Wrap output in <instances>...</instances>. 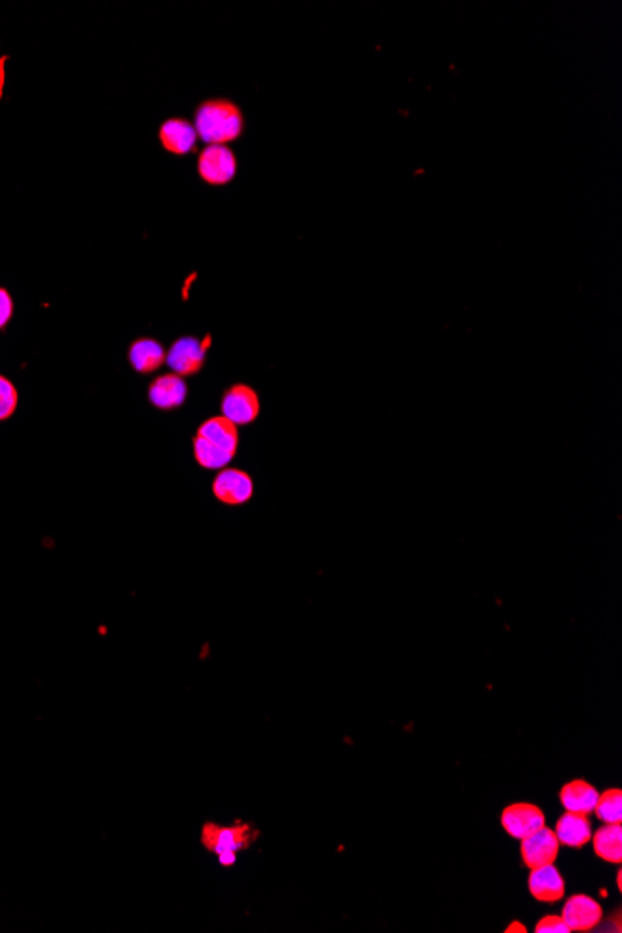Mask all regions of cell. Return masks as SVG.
Listing matches in <instances>:
<instances>
[{
    "label": "cell",
    "mask_w": 622,
    "mask_h": 933,
    "mask_svg": "<svg viewBox=\"0 0 622 933\" xmlns=\"http://www.w3.org/2000/svg\"><path fill=\"white\" fill-rule=\"evenodd\" d=\"M198 174L205 183L222 187L237 174V159L228 146L211 144L203 149L198 159Z\"/></svg>",
    "instance_id": "obj_5"
},
{
    "label": "cell",
    "mask_w": 622,
    "mask_h": 933,
    "mask_svg": "<svg viewBox=\"0 0 622 933\" xmlns=\"http://www.w3.org/2000/svg\"><path fill=\"white\" fill-rule=\"evenodd\" d=\"M501 825L514 839L524 840L542 829L546 825V820L537 805L514 803L501 814Z\"/></svg>",
    "instance_id": "obj_8"
},
{
    "label": "cell",
    "mask_w": 622,
    "mask_h": 933,
    "mask_svg": "<svg viewBox=\"0 0 622 933\" xmlns=\"http://www.w3.org/2000/svg\"><path fill=\"white\" fill-rule=\"evenodd\" d=\"M257 837L259 833L250 824L218 825L207 822L202 827L203 848L215 853L220 865L224 866L235 865L237 853L248 850Z\"/></svg>",
    "instance_id": "obj_3"
},
{
    "label": "cell",
    "mask_w": 622,
    "mask_h": 933,
    "mask_svg": "<svg viewBox=\"0 0 622 933\" xmlns=\"http://www.w3.org/2000/svg\"><path fill=\"white\" fill-rule=\"evenodd\" d=\"M602 907L595 898L585 894H574L563 907L561 917L567 922L570 932H591L602 920Z\"/></svg>",
    "instance_id": "obj_9"
},
{
    "label": "cell",
    "mask_w": 622,
    "mask_h": 933,
    "mask_svg": "<svg viewBox=\"0 0 622 933\" xmlns=\"http://www.w3.org/2000/svg\"><path fill=\"white\" fill-rule=\"evenodd\" d=\"M529 893L539 902H559L565 896V879L554 865L531 868L528 879Z\"/></svg>",
    "instance_id": "obj_11"
},
{
    "label": "cell",
    "mask_w": 622,
    "mask_h": 933,
    "mask_svg": "<svg viewBox=\"0 0 622 933\" xmlns=\"http://www.w3.org/2000/svg\"><path fill=\"white\" fill-rule=\"evenodd\" d=\"M593 840L595 853L608 863L619 865L622 861V827L621 824L604 825L602 829L596 831Z\"/></svg>",
    "instance_id": "obj_17"
},
{
    "label": "cell",
    "mask_w": 622,
    "mask_h": 933,
    "mask_svg": "<svg viewBox=\"0 0 622 933\" xmlns=\"http://www.w3.org/2000/svg\"><path fill=\"white\" fill-rule=\"evenodd\" d=\"M222 416L233 425H250L259 416V397L246 384H235L222 397Z\"/></svg>",
    "instance_id": "obj_6"
},
{
    "label": "cell",
    "mask_w": 622,
    "mask_h": 933,
    "mask_svg": "<svg viewBox=\"0 0 622 933\" xmlns=\"http://www.w3.org/2000/svg\"><path fill=\"white\" fill-rule=\"evenodd\" d=\"M209 345L211 338H179L166 352V364L179 377L196 375L202 371Z\"/></svg>",
    "instance_id": "obj_4"
},
{
    "label": "cell",
    "mask_w": 622,
    "mask_h": 933,
    "mask_svg": "<svg viewBox=\"0 0 622 933\" xmlns=\"http://www.w3.org/2000/svg\"><path fill=\"white\" fill-rule=\"evenodd\" d=\"M159 140L166 151L174 155H189L190 151L196 148L198 133L194 125L187 120L172 118L161 125Z\"/></svg>",
    "instance_id": "obj_13"
},
{
    "label": "cell",
    "mask_w": 622,
    "mask_h": 933,
    "mask_svg": "<svg viewBox=\"0 0 622 933\" xmlns=\"http://www.w3.org/2000/svg\"><path fill=\"white\" fill-rule=\"evenodd\" d=\"M213 494L220 503L243 505L254 496V481L243 470L224 468L213 481Z\"/></svg>",
    "instance_id": "obj_7"
},
{
    "label": "cell",
    "mask_w": 622,
    "mask_h": 933,
    "mask_svg": "<svg viewBox=\"0 0 622 933\" xmlns=\"http://www.w3.org/2000/svg\"><path fill=\"white\" fill-rule=\"evenodd\" d=\"M14 313V300L6 289L0 287V330L10 323Z\"/></svg>",
    "instance_id": "obj_21"
},
{
    "label": "cell",
    "mask_w": 622,
    "mask_h": 933,
    "mask_svg": "<svg viewBox=\"0 0 622 933\" xmlns=\"http://www.w3.org/2000/svg\"><path fill=\"white\" fill-rule=\"evenodd\" d=\"M129 362L138 373H153L166 364V352L155 339H136L129 349Z\"/></svg>",
    "instance_id": "obj_15"
},
{
    "label": "cell",
    "mask_w": 622,
    "mask_h": 933,
    "mask_svg": "<svg viewBox=\"0 0 622 933\" xmlns=\"http://www.w3.org/2000/svg\"><path fill=\"white\" fill-rule=\"evenodd\" d=\"M194 457L205 470H224L239 449V431L224 416L203 421L194 436Z\"/></svg>",
    "instance_id": "obj_1"
},
{
    "label": "cell",
    "mask_w": 622,
    "mask_h": 933,
    "mask_svg": "<svg viewBox=\"0 0 622 933\" xmlns=\"http://www.w3.org/2000/svg\"><path fill=\"white\" fill-rule=\"evenodd\" d=\"M535 932L570 933V930H568L567 922L563 920V917H557V915H548V917H544V919L537 922V926H535Z\"/></svg>",
    "instance_id": "obj_20"
},
{
    "label": "cell",
    "mask_w": 622,
    "mask_h": 933,
    "mask_svg": "<svg viewBox=\"0 0 622 933\" xmlns=\"http://www.w3.org/2000/svg\"><path fill=\"white\" fill-rule=\"evenodd\" d=\"M598 796L600 794L596 792L595 786L589 785L583 779H576V781H570L568 785L561 788L559 799H561V805L565 807V811L589 814V812L595 811Z\"/></svg>",
    "instance_id": "obj_16"
},
{
    "label": "cell",
    "mask_w": 622,
    "mask_h": 933,
    "mask_svg": "<svg viewBox=\"0 0 622 933\" xmlns=\"http://www.w3.org/2000/svg\"><path fill=\"white\" fill-rule=\"evenodd\" d=\"M194 129L207 146H226L243 135V110L230 99H207L196 110Z\"/></svg>",
    "instance_id": "obj_2"
},
{
    "label": "cell",
    "mask_w": 622,
    "mask_h": 933,
    "mask_svg": "<svg viewBox=\"0 0 622 933\" xmlns=\"http://www.w3.org/2000/svg\"><path fill=\"white\" fill-rule=\"evenodd\" d=\"M596 818L604 824H621L622 822V792L619 788H609L604 794L598 796L595 811Z\"/></svg>",
    "instance_id": "obj_18"
},
{
    "label": "cell",
    "mask_w": 622,
    "mask_h": 933,
    "mask_svg": "<svg viewBox=\"0 0 622 933\" xmlns=\"http://www.w3.org/2000/svg\"><path fill=\"white\" fill-rule=\"evenodd\" d=\"M520 853H522L524 865L528 866L529 870L539 868V866L554 865L559 855V840L555 837V831L544 825L537 833L522 840Z\"/></svg>",
    "instance_id": "obj_10"
},
{
    "label": "cell",
    "mask_w": 622,
    "mask_h": 933,
    "mask_svg": "<svg viewBox=\"0 0 622 933\" xmlns=\"http://www.w3.org/2000/svg\"><path fill=\"white\" fill-rule=\"evenodd\" d=\"M555 837L559 844H565L568 848H583L593 837L587 814L565 812L555 825Z\"/></svg>",
    "instance_id": "obj_14"
},
{
    "label": "cell",
    "mask_w": 622,
    "mask_h": 933,
    "mask_svg": "<svg viewBox=\"0 0 622 933\" xmlns=\"http://www.w3.org/2000/svg\"><path fill=\"white\" fill-rule=\"evenodd\" d=\"M149 401L159 410H174L185 403L187 399V382L176 373L163 375L151 382L149 386Z\"/></svg>",
    "instance_id": "obj_12"
},
{
    "label": "cell",
    "mask_w": 622,
    "mask_h": 933,
    "mask_svg": "<svg viewBox=\"0 0 622 933\" xmlns=\"http://www.w3.org/2000/svg\"><path fill=\"white\" fill-rule=\"evenodd\" d=\"M17 403H19V395L14 384L0 375V421L14 416Z\"/></svg>",
    "instance_id": "obj_19"
}]
</instances>
